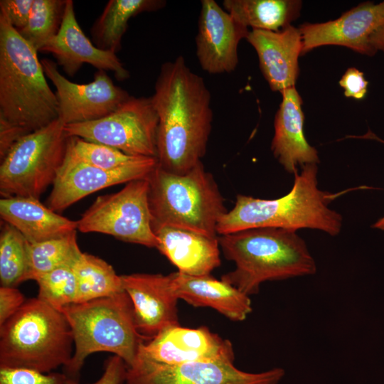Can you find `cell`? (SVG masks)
<instances>
[{"instance_id": "cell-23", "label": "cell", "mask_w": 384, "mask_h": 384, "mask_svg": "<svg viewBox=\"0 0 384 384\" xmlns=\"http://www.w3.org/2000/svg\"><path fill=\"white\" fill-rule=\"evenodd\" d=\"M0 215L30 243L62 238L78 230L77 221L58 214L32 197L1 198Z\"/></svg>"}, {"instance_id": "cell-6", "label": "cell", "mask_w": 384, "mask_h": 384, "mask_svg": "<svg viewBox=\"0 0 384 384\" xmlns=\"http://www.w3.org/2000/svg\"><path fill=\"white\" fill-rule=\"evenodd\" d=\"M61 312L73 331L74 353L63 368L69 378L78 380L87 356L109 352L120 357L130 366L140 346L149 341L137 330L132 300L125 291L110 297L74 303Z\"/></svg>"}, {"instance_id": "cell-21", "label": "cell", "mask_w": 384, "mask_h": 384, "mask_svg": "<svg viewBox=\"0 0 384 384\" xmlns=\"http://www.w3.org/2000/svg\"><path fill=\"white\" fill-rule=\"evenodd\" d=\"M156 248L178 272L191 276L209 275L220 265L218 237L180 228L152 225Z\"/></svg>"}, {"instance_id": "cell-9", "label": "cell", "mask_w": 384, "mask_h": 384, "mask_svg": "<svg viewBox=\"0 0 384 384\" xmlns=\"http://www.w3.org/2000/svg\"><path fill=\"white\" fill-rule=\"evenodd\" d=\"M151 223L147 177L127 183L117 193L98 196L77 220V228L156 248Z\"/></svg>"}, {"instance_id": "cell-35", "label": "cell", "mask_w": 384, "mask_h": 384, "mask_svg": "<svg viewBox=\"0 0 384 384\" xmlns=\"http://www.w3.org/2000/svg\"><path fill=\"white\" fill-rule=\"evenodd\" d=\"M338 82L347 97L362 100L367 93L368 82L363 73L356 68H348Z\"/></svg>"}, {"instance_id": "cell-36", "label": "cell", "mask_w": 384, "mask_h": 384, "mask_svg": "<svg viewBox=\"0 0 384 384\" xmlns=\"http://www.w3.org/2000/svg\"><path fill=\"white\" fill-rule=\"evenodd\" d=\"M24 295L13 287H0V326L14 316L26 302Z\"/></svg>"}, {"instance_id": "cell-37", "label": "cell", "mask_w": 384, "mask_h": 384, "mask_svg": "<svg viewBox=\"0 0 384 384\" xmlns=\"http://www.w3.org/2000/svg\"><path fill=\"white\" fill-rule=\"evenodd\" d=\"M28 133L20 127L0 117V159L2 160L11 147Z\"/></svg>"}, {"instance_id": "cell-12", "label": "cell", "mask_w": 384, "mask_h": 384, "mask_svg": "<svg viewBox=\"0 0 384 384\" xmlns=\"http://www.w3.org/2000/svg\"><path fill=\"white\" fill-rule=\"evenodd\" d=\"M41 62L46 76L56 88L58 119L65 125L103 118L130 97L105 70H98L92 82L78 84L63 75L53 60L43 58Z\"/></svg>"}, {"instance_id": "cell-39", "label": "cell", "mask_w": 384, "mask_h": 384, "mask_svg": "<svg viewBox=\"0 0 384 384\" xmlns=\"http://www.w3.org/2000/svg\"><path fill=\"white\" fill-rule=\"evenodd\" d=\"M372 228L380 229L384 231V215L378 219L373 225Z\"/></svg>"}, {"instance_id": "cell-15", "label": "cell", "mask_w": 384, "mask_h": 384, "mask_svg": "<svg viewBox=\"0 0 384 384\" xmlns=\"http://www.w3.org/2000/svg\"><path fill=\"white\" fill-rule=\"evenodd\" d=\"M384 26V1L363 2L339 18L324 23H304L298 28L302 54L323 46H341L368 56L376 52L370 43L371 36Z\"/></svg>"}, {"instance_id": "cell-3", "label": "cell", "mask_w": 384, "mask_h": 384, "mask_svg": "<svg viewBox=\"0 0 384 384\" xmlns=\"http://www.w3.org/2000/svg\"><path fill=\"white\" fill-rule=\"evenodd\" d=\"M225 257L235 269L221 279L250 296L266 281L311 275L316 265L305 241L296 231L252 228L218 238Z\"/></svg>"}, {"instance_id": "cell-8", "label": "cell", "mask_w": 384, "mask_h": 384, "mask_svg": "<svg viewBox=\"0 0 384 384\" xmlns=\"http://www.w3.org/2000/svg\"><path fill=\"white\" fill-rule=\"evenodd\" d=\"M59 119L21 138L1 160V198H39L53 184L65 158L68 137Z\"/></svg>"}, {"instance_id": "cell-20", "label": "cell", "mask_w": 384, "mask_h": 384, "mask_svg": "<svg viewBox=\"0 0 384 384\" xmlns=\"http://www.w3.org/2000/svg\"><path fill=\"white\" fill-rule=\"evenodd\" d=\"M282 102L274 119V134L271 144L274 156L289 174L297 173L298 166L317 164V150L304 134L302 100L295 87L281 92Z\"/></svg>"}, {"instance_id": "cell-33", "label": "cell", "mask_w": 384, "mask_h": 384, "mask_svg": "<svg viewBox=\"0 0 384 384\" xmlns=\"http://www.w3.org/2000/svg\"><path fill=\"white\" fill-rule=\"evenodd\" d=\"M34 0H1L0 11H2L11 24L21 30L27 23Z\"/></svg>"}, {"instance_id": "cell-30", "label": "cell", "mask_w": 384, "mask_h": 384, "mask_svg": "<svg viewBox=\"0 0 384 384\" xmlns=\"http://www.w3.org/2000/svg\"><path fill=\"white\" fill-rule=\"evenodd\" d=\"M68 149L79 160L105 170H117L143 161L147 156L128 155L111 146L68 137Z\"/></svg>"}, {"instance_id": "cell-31", "label": "cell", "mask_w": 384, "mask_h": 384, "mask_svg": "<svg viewBox=\"0 0 384 384\" xmlns=\"http://www.w3.org/2000/svg\"><path fill=\"white\" fill-rule=\"evenodd\" d=\"M37 298L61 311L75 302L77 282L72 265H65L40 276Z\"/></svg>"}, {"instance_id": "cell-25", "label": "cell", "mask_w": 384, "mask_h": 384, "mask_svg": "<svg viewBox=\"0 0 384 384\" xmlns=\"http://www.w3.org/2000/svg\"><path fill=\"white\" fill-rule=\"evenodd\" d=\"M165 4L162 0H110L91 28L97 47L116 53L129 21L142 12L161 9Z\"/></svg>"}, {"instance_id": "cell-17", "label": "cell", "mask_w": 384, "mask_h": 384, "mask_svg": "<svg viewBox=\"0 0 384 384\" xmlns=\"http://www.w3.org/2000/svg\"><path fill=\"white\" fill-rule=\"evenodd\" d=\"M123 289L130 297L138 331L151 339L163 329L177 325L178 297L171 274L135 273L121 275Z\"/></svg>"}, {"instance_id": "cell-28", "label": "cell", "mask_w": 384, "mask_h": 384, "mask_svg": "<svg viewBox=\"0 0 384 384\" xmlns=\"http://www.w3.org/2000/svg\"><path fill=\"white\" fill-rule=\"evenodd\" d=\"M82 251L77 242V231L46 241L28 242V280L65 265H72Z\"/></svg>"}, {"instance_id": "cell-29", "label": "cell", "mask_w": 384, "mask_h": 384, "mask_svg": "<svg viewBox=\"0 0 384 384\" xmlns=\"http://www.w3.org/2000/svg\"><path fill=\"white\" fill-rule=\"evenodd\" d=\"M67 0H34L26 25L19 34L37 51L58 32Z\"/></svg>"}, {"instance_id": "cell-16", "label": "cell", "mask_w": 384, "mask_h": 384, "mask_svg": "<svg viewBox=\"0 0 384 384\" xmlns=\"http://www.w3.org/2000/svg\"><path fill=\"white\" fill-rule=\"evenodd\" d=\"M196 37V56L210 74L229 73L238 64V46L250 31L215 0H203Z\"/></svg>"}, {"instance_id": "cell-14", "label": "cell", "mask_w": 384, "mask_h": 384, "mask_svg": "<svg viewBox=\"0 0 384 384\" xmlns=\"http://www.w3.org/2000/svg\"><path fill=\"white\" fill-rule=\"evenodd\" d=\"M138 354L152 361L176 365L198 361L234 362L232 343L206 326H170L142 343Z\"/></svg>"}, {"instance_id": "cell-24", "label": "cell", "mask_w": 384, "mask_h": 384, "mask_svg": "<svg viewBox=\"0 0 384 384\" xmlns=\"http://www.w3.org/2000/svg\"><path fill=\"white\" fill-rule=\"evenodd\" d=\"M302 2L298 0H224L223 8L252 30L279 31L297 19Z\"/></svg>"}, {"instance_id": "cell-19", "label": "cell", "mask_w": 384, "mask_h": 384, "mask_svg": "<svg viewBox=\"0 0 384 384\" xmlns=\"http://www.w3.org/2000/svg\"><path fill=\"white\" fill-rule=\"evenodd\" d=\"M247 41L257 52L260 68L270 87L282 92L295 87L302 41L292 25L279 31L251 30Z\"/></svg>"}, {"instance_id": "cell-18", "label": "cell", "mask_w": 384, "mask_h": 384, "mask_svg": "<svg viewBox=\"0 0 384 384\" xmlns=\"http://www.w3.org/2000/svg\"><path fill=\"white\" fill-rule=\"evenodd\" d=\"M40 52L51 53L70 76H73L84 63L98 70H110L119 80L129 77L116 53L95 46L81 29L75 18L73 1H66L60 28Z\"/></svg>"}, {"instance_id": "cell-2", "label": "cell", "mask_w": 384, "mask_h": 384, "mask_svg": "<svg viewBox=\"0 0 384 384\" xmlns=\"http://www.w3.org/2000/svg\"><path fill=\"white\" fill-rule=\"evenodd\" d=\"M317 172L316 164L304 166L300 174H294L290 191L278 198L238 195L234 207L219 220L217 233L223 235L247 229L275 228L294 231L316 229L337 235L343 218L329 204L346 191L333 193L320 190Z\"/></svg>"}, {"instance_id": "cell-32", "label": "cell", "mask_w": 384, "mask_h": 384, "mask_svg": "<svg viewBox=\"0 0 384 384\" xmlns=\"http://www.w3.org/2000/svg\"><path fill=\"white\" fill-rule=\"evenodd\" d=\"M64 373H43L25 368H0V384H66Z\"/></svg>"}, {"instance_id": "cell-11", "label": "cell", "mask_w": 384, "mask_h": 384, "mask_svg": "<svg viewBox=\"0 0 384 384\" xmlns=\"http://www.w3.org/2000/svg\"><path fill=\"white\" fill-rule=\"evenodd\" d=\"M280 368L248 373L225 361H198L176 365L159 363L139 354L127 367L124 384H278Z\"/></svg>"}, {"instance_id": "cell-1", "label": "cell", "mask_w": 384, "mask_h": 384, "mask_svg": "<svg viewBox=\"0 0 384 384\" xmlns=\"http://www.w3.org/2000/svg\"><path fill=\"white\" fill-rule=\"evenodd\" d=\"M151 99L159 117L157 164L173 174H186L206 151L213 121L210 91L178 56L161 65Z\"/></svg>"}, {"instance_id": "cell-7", "label": "cell", "mask_w": 384, "mask_h": 384, "mask_svg": "<svg viewBox=\"0 0 384 384\" xmlns=\"http://www.w3.org/2000/svg\"><path fill=\"white\" fill-rule=\"evenodd\" d=\"M152 225H169L217 237V225L227 212L213 176L199 162L186 174L156 166L148 176Z\"/></svg>"}, {"instance_id": "cell-34", "label": "cell", "mask_w": 384, "mask_h": 384, "mask_svg": "<svg viewBox=\"0 0 384 384\" xmlns=\"http://www.w3.org/2000/svg\"><path fill=\"white\" fill-rule=\"evenodd\" d=\"M127 365L120 357L114 355L105 363L104 372L95 382L88 384H122L124 383ZM66 384H82L78 380L68 378Z\"/></svg>"}, {"instance_id": "cell-10", "label": "cell", "mask_w": 384, "mask_h": 384, "mask_svg": "<svg viewBox=\"0 0 384 384\" xmlns=\"http://www.w3.org/2000/svg\"><path fill=\"white\" fill-rule=\"evenodd\" d=\"M159 117L151 97L130 96L107 116L64 126L68 137L117 149L128 155L156 159Z\"/></svg>"}, {"instance_id": "cell-26", "label": "cell", "mask_w": 384, "mask_h": 384, "mask_svg": "<svg viewBox=\"0 0 384 384\" xmlns=\"http://www.w3.org/2000/svg\"><path fill=\"white\" fill-rule=\"evenodd\" d=\"M72 268L77 282L75 303L110 297L124 291L121 276L100 257L81 252Z\"/></svg>"}, {"instance_id": "cell-22", "label": "cell", "mask_w": 384, "mask_h": 384, "mask_svg": "<svg viewBox=\"0 0 384 384\" xmlns=\"http://www.w3.org/2000/svg\"><path fill=\"white\" fill-rule=\"evenodd\" d=\"M171 274L178 299L193 306L210 307L234 321L245 320L252 310L250 296L210 274L191 276L178 271Z\"/></svg>"}, {"instance_id": "cell-13", "label": "cell", "mask_w": 384, "mask_h": 384, "mask_svg": "<svg viewBox=\"0 0 384 384\" xmlns=\"http://www.w3.org/2000/svg\"><path fill=\"white\" fill-rule=\"evenodd\" d=\"M157 166V159L147 157L143 161L117 170L97 168L76 158L66 149L63 164L46 200V206L59 213L105 188L147 178Z\"/></svg>"}, {"instance_id": "cell-27", "label": "cell", "mask_w": 384, "mask_h": 384, "mask_svg": "<svg viewBox=\"0 0 384 384\" xmlns=\"http://www.w3.org/2000/svg\"><path fill=\"white\" fill-rule=\"evenodd\" d=\"M28 242L14 227L4 222L0 233L1 285L16 287L28 280Z\"/></svg>"}, {"instance_id": "cell-4", "label": "cell", "mask_w": 384, "mask_h": 384, "mask_svg": "<svg viewBox=\"0 0 384 384\" xmlns=\"http://www.w3.org/2000/svg\"><path fill=\"white\" fill-rule=\"evenodd\" d=\"M37 52L0 11V117L28 134L58 119Z\"/></svg>"}, {"instance_id": "cell-5", "label": "cell", "mask_w": 384, "mask_h": 384, "mask_svg": "<svg viewBox=\"0 0 384 384\" xmlns=\"http://www.w3.org/2000/svg\"><path fill=\"white\" fill-rule=\"evenodd\" d=\"M74 348L65 315L37 297L0 326V368L51 373L70 363Z\"/></svg>"}, {"instance_id": "cell-38", "label": "cell", "mask_w": 384, "mask_h": 384, "mask_svg": "<svg viewBox=\"0 0 384 384\" xmlns=\"http://www.w3.org/2000/svg\"><path fill=\"white\" fill-rule=\"evenodd\" d=\"M370 43L376 53L378 50L384 53V26L371 36Z\"/></svg>"}]
</instances>
